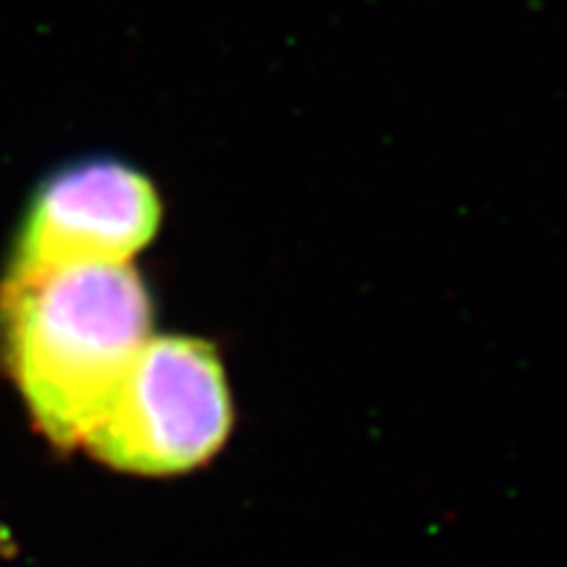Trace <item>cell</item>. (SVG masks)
Masks as SVG:
<instances>
[{"instance_id":"3","label":"cell","mask_w":567,"mask_h":567,"mask_svg":"<svg viewBox=\"0 0 567 567\" xmlns=\"http://www.w3.org/2000/svg\"><path fill=\"white\" fill-rule=\"evenodd\" d=\"M163 213L155 182L130 163H71L34 193L9 271L126 266L158 237Z\"/></svg>"},{"instance_id":"2","label":"cell","mask_w":567,"mask_h":567,"mask_svg":"<svg viewBox=\"0 0 567 567\" xmlns=\"http://www.w3.org/2000/svg\"><path fill=\"white\" fill-rule=\"evenodd\" d=\"M229 429L218 352L195 337H151L82 446L118 471L174 476L216 455Z\"/></svg>"},{"instance_id":"1","label":"cell","mask_w":567,"mask_h":567,"mask_svg":"<svg viewBox=\"0 0 567 567\" xmlns=\"http://www.w3.org/2000/svg\"><path fill=\"white\" fill-rule=\"evenodd\" d=\"M153 297L126 266L9 271L0 358L48 442L82 446L151 339Z\"/></svg>"}]
</instances>
